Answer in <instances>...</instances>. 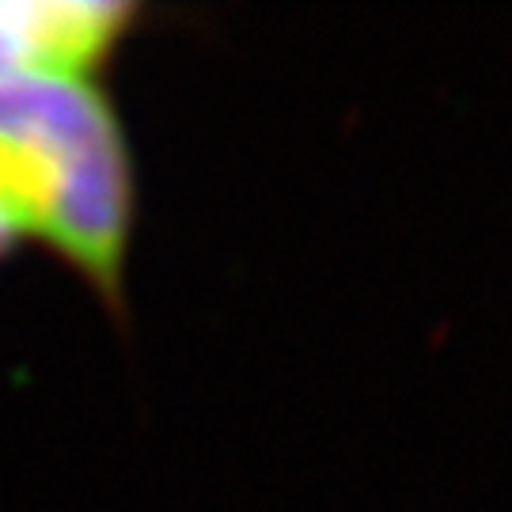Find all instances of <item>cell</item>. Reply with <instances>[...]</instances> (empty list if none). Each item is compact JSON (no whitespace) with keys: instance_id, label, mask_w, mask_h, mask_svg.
<instances>
[{"instance_id":"obj_1","label":"cell","mask_w":512,"mask_h":512,"mask_svg":"<svg viewBox=\"0 0 512 512\" xmlns=\"http://www.w3.org/2000/svg\"><path fill=\"white\" fill-rule=\"evenodd\" d=\"M0 198L27 243H46L122 308L137 224V167L99 76L0 84Z\"/></svg>"},{"instance_id":"obj_2","label":"cell","mask_w":512,"mask_h":512,"mask_svg":"<svg viewBox=\"0 0 512 512\" xmlns=\"http://www.w3.org/2000/svg\"><path fill=\"white\" fill-rule=\"evenodd\" d=\"M137 23L118 0H0V84L23 76H99Z\"/></svg>"},{"instance_id":"obj_3","label":"cell","mask_w":512,"mask_h":512,"mask_svg":"<svg viewBox=\"0 0 512 512\" xmlns=\"http://www.w3.org/2000/svg\"><path fill=\"white\" fill-rule=\"evenodd\" d=\"M23 243H27V236H23L19 220L12 217V209H8L4 198H0V258H8L16 247H23Z\"/></svg>"}]
</instances>
